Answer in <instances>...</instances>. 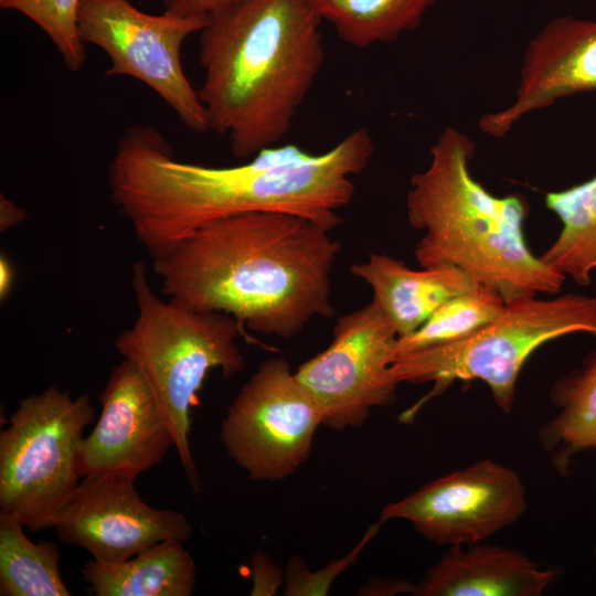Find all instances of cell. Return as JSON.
Wrapping results in <instances>:
<instances>
[{"instance_id": "6da1fadb", "label": "cell", "mask_w": 596, "mask_h": 596, "mask_svg": "<svg viewBox=\"0 0 596 596\" xmlns=\"http://www.w3.org/2000/svg\"><path fill=\"white\" fill-rule=\"evenodd\" d=\"M370 131L356 128L326 152L270 147L244 164L179 161L153 127L126 128L109 164L111 198L152 259L203 225L247 212H285L331 231L355 193L351 177L373 153Z\"/></svg>"}, {"instance_id": "7a4b0ae2", "label": "cell", "mask_w": 596, "mask_h": 596, "mask_svg": "<svg viewBox=\"0 0 596 596\" xmlns=\"http://www.w3.org/2000/svg\"><path fill=\"white\" fill-rule=\"evenodd\" d=\"M341 249L330 231L300 215L247 212L212 221L152 259L161 290L244 328L289 339L334 315L331 274Z\"/></svg>"}, {"instance_id": "3957f363", "label": "cell", "mask_w": 596, "mask_h": 596, "mask_svg": "<svg viewBox=\"0 0 596 596\" xmlns=\"http://www.w3.org/2000/svg\"><path fill=\"white\" fill-rule=\"evenodd\" d=\"M311 0H237L200 32L209 128L234 157L275 147L290 131L324 61Z\"/></svg>"}, {"instance_id": "277c9868", "label": "cell", "mask_w": 596, "mask_h": 596, "mask_svg": "<svg viewBox=\"0 0 596 596\" xmlns=\"http://www.w3.org/2000/svg\"><path fill=\"white\" fill-rule=\"evenodd\" d=\"M429 152L406 195L408 223L424 233L414 248L419 266L460 268L505 302L556 295L566 277L529 248L526 199L497 196L482 187L469 167L475 143L455 127L444 128Z\"/></svg>"}, {"instance_id": "5b68a950", "label": "cell", "mask_w": 596, "mask_h": 596, "mask_svg": "<svg viewBox=\"0 0 596 596\" xmlns=\"http://www.w3.org/2000/svg\"><path fill=\"white\" fill-rule=\"evenodd\" d=\"M131 288L137 318L118 334L115 347L148 384L191 487L199 492L201 483L189 439L191 411L211 370L220 369L225 379L244 371L245 358L237 344L244 327L224 312L160 298L142 262L134 264Z\"/></svg>"}, {"instance_id": "8992f818", "label": "cell", "mask_w": 596, "mask_h": 596, "mask_svg": "<svg viewBox=\"0 0 596 596\" xmlns=\"http://www.w3.org/2000/svg\"><path fill=\"white\" fill-rule=\"evenodd\" d=\"M574 333L596 338V298L565 294L525 297L505 302L502 311L473 333L394 356L391 371L401 383H433L432 390L401 414L411 423L432 398L455 381L480 380L497 406L511 412L519 374L543 344Z\"/></svg>"}, {"instance_id": "52a82bcc", "label": "cell", "mask_w": 596, "mask_h": 596, "mask_svg": "<svg viewBox=\"0 0 596 596\" xmlns=\"http://www.w3.org/2000/svg\"><path fill=\"white\" fill-rule=\"evenodd\" d=\"M95 407L51 385L22 398L0 434V511L33 532L54 529L79 485L76 456Z\"/></svg>"}, {"instance_id": "ba28073f", "label": "cell", "mask_w": 596, "mask_h": 596, "mask_svg": "<svg viewBox=\"0 0 596 596\" xmlns=\"http://www.w3.org/2000/svg\"><path fill=\"white\" fill-rule=\"evenodd\" d=\"M207 15L170 11L149 14L129 0H81L78 31L84 43L102 49L110 60L106 76H130L149 86L175 113L183 126L198 134L210 130L199 92L181 62L184 40L201 32Z\"/></svg>"}, {"instance_id": "9c48e42d", "label": "cell", "mask_w": 596, "mask_h": 596, "mask_svg": "<svg viewBox=\"0 0 596 596\" xmlns=\"http://www.w3.org/2000/svg\"><path fill=\"white\" fill-rule=\"evenodd\" d=\"M322 414L285 358L262 362L221 423L228 457L253 481H281L309 457Z\"/></svg>"}, {"instance_id": "30bf717a", "label": "cell", "mask_w": 596, "mask_h": 596, "mask_svg": "<svg viewBox=\"0 0 596 596\" xmlns=\"http://www.w3.org/2000/svg\"><path fill=\"white\" fill-rule=\"evenodd\" d=\"M397 338L372 302L338 318L329 347L296 371L319 405L323 426L360 427L374 407L395 401L400 383L391 365Z\"/></svg>"}, {"instance_id": "8fae6325", "label": "cell", "mask_w": 596, "mask_h": 596, "mask_svg": "<svg viewBox=\"0 0 596 596\" xmlns=\"http://www.w3.org/2000/svg\"><path fill=\"white\" fill-rule=\"evenodd\" d=\"M526 508L525 488L519 473L491 459H482L386 504L380 522L405 520L428 541L466 546L513 524Z\"/></svg>"}, {"instance_id": "7c38bea8", "label": "cell", "mask_w": 596, "mask_h": 596, "mask_svg": "<svg viewBox=\"0 0 596 596\" xmlns=\"http://www.w3.org/2000/svg\"><path fill=\"white\" fill-rule=\"evenodd\" d=\"M58 539L105 563L126 561L160 542L185 543L193 526L182 512L142 500L135 479L85 477L61 510Z\"/></svg>"}, {"instance_id": "4fadbf2b", "label": "cell", "mask_w": 596, "mask_h": 596, "mask_svg": "<svg viewBox=\"0 0 596 596\" xmlns=\"http://www.w3.org/2000/svg\"><path fill=\"white\" fill-rule=\"evenodd\" d=\"M98 400L100 415L77 450L81 478L136 479L161 464L174 440L152 392L130 361L114 366Z\"/></svg>"}, {"instance_id": "5bb4252c", "label": "cell", "mask_w": 596, "mask_h": 596, "mask_svg": "<svg viewBox=\"0 0 596 596\" xmlns=\"http://www.w3.org/2000/svg\"><path fill=\"white\" fill-rule=\"evenodd\" d=\"M592 91H596V20L556 18L529 41L512 104L485 114L479 128L502 138L528 114Z\"/></svg>"}, {"instance_id": "9a60e30c", "label": "cell", "mask_w": 596, "mask_h": 596, "mask_svg": "<svg viewBox=\"0 0 596 596\" xmlns=\"http://www.w3.org/2000/svg\"><path fill=\"white\" fill-rule=\"evenodd\" d=\"M453 545L416 584L417 596H540L556 573L514 549Z\"/></svg>"}, {"instance_id": "2e32d148", "label": "cell", "mask_w": 596, "mask_h": 596, "mask_svg": "<svg viewBox=\"0 0 596 596\" xmlns=\"http://www.w3.org/2000/svg\"><path fill=\"white\" fill-rule=\"evenodd\" d=\"M350 272L372 289V304L397 337L416 331L441 305L479 286L457 267L439 266L415 270L384 253H371Z\"/></svg>"}, {"instance_id": "e0dca14e", "label": "cell", "mask_w": 596, "mask_h": 596, "mask_svg": "<svg viewBox=\"0 0 596 596\" xmlns=\"http://www.w3.org/2000/svg\"><path fill=\"white\" fill-rule=\"evenodd\" d=\"M94 596H191L196 566L183 543H157L119 562L91 560L81 568Z\"/></svg>"}, {"instance_id": "ac0fdd59", "label": "cell", "mask_w": 596, "mask_h": 596, "mask_svg": "<svg viewBox=\"0 0 596 596\" xmlns=\"http://www.w3.org/2000/svg\"><path fill=\"white\" fill-rule=\"evenodd\" d=\"M551 397L557 413L540 428L539 440L565 475L575 456L596 449V353L560 380Z\"/></svg>"}, {"instance_id": "d6986e66", "label": "cell", "mask_w": 596, "mask_h": 596, "mask_svg": "<svg viewBox=\"0 0 596 596\" xmlns=\"http://www.w3.org/2000/svg\"><path fill=\"white\" fill-rule=\"evenodd\" d=\"M545 205L560 219L562 227L541 259L577 285H589L592 275H596V175L549 192Z\"/></svg>"}, {"instance_id": "ffe728a7", "label": "cell", "mask_w": 596, "mask_h": 596, "mask_svg": "<svg viewBox=\"0 0 596 596\" xmlns=\"http://www.w3.org/2000/svg\"><path fill=\"white\" fill-rule=\"evenodd\" d=\"M436 0H311L321 18L349 45L363 49L415 30Z\"/></svg>"}, {"instance_id": "44dd1931", "label": "cell", "mask_w": 596, "mask_h": 596, "mask_svg": "<svg viewBox=\"0 0 596 596\" xmlns=\"http://www.w3.org/2000/svg\"><path fill=\"white\" fill-rule=\"evenodd\" d=\"M24 525L0 511V595L70 596L53 542H32Z\"/></svg>"}, {"instance_id": "7402d4cb", "label": "cell", "mask_w": 596, "mask_h": 596, "mask_svg": "<svg viewBox=\"0 0 596 596\" xmlns=\"http://www.w3.org/2000/svg\"><path fill=\"white\" fill-rule=\"evenodd\" d=\"M504 305L499 294L479 285L446 301L416 331L397 338L394 356L462 339L494 319Z\"/></svg>"}, {"instance_id": "603a6c76", "label": "cell", "mask_w": 596, "mask_h": 596, "mask_svg": "<svg viewBox=\"0 0 596 596\" xmlns=\"http://www.w3.org/2000/svg\"><path fill=\"white\" fill-rule=\"evenodd\" d=\"M81 0H0L4 9L14 10L33 21L54 44L64 65L79 71L86 62L85 43L78 31Z\"/></svg>"}, {"instance_id": "cb8c5ba5", "label": "cell", "mask_w": 596, "mask_h": 596, "mask_svg": "<svg viewBox=\"0 0 596 596\" xmlns=\"http://www.w3.org/2000/svg\"><path fill=\"white\" fill-rule=\"evenodd\" d=\"M380 525V521L379 523L371 525L359 544L349 554L342 558L331 561L324 567L316 572H310L300 557H291L285 573L284 595H327L336 578L358 561L363 547L376 534Z\"/></svg>"}, {"instance_id": "d4e9b609", "label": "cell", "mask_w": 596, "mask_h": 596, "mask_svg": "<svg viewBox=\"0 0 596 596\" xmlns=\"http://www.w3.org/2000/svg\"><path fill=\"white\" fill-rule=\"evenodd\" d=\"M252 578L251 595L272 596L281 585L285 574L266 552L257 551L252 557Z\"/></svg>"}, {"instance_id": "484cf974", "label": "cell", "mask_w": 596, "mask_h": 596, "mask_svg": "<svg viewBox=\"0 0 596 596\" xmlns=\"http://www.w3.org/2000/svg\"><path fill=\"white\" fill-rule=\"evenodd\" d=\"M164 10L181 15H212L237 0H161Z\"/></svg>"}, {"instance_id": "4316f807", "label": "cell", "mask_w": 596, "mask_h": 596, "mask_svg": "<svg viewBox=\"0 0 596 596\" xmlns=\"http://www.w3.org/2000/svg\"><path fill=\"white\" fill-rule=\"evenodd\" d=\"M416 593V585H412L409 582L390 579V578H374L368 584L362 586L358 594L360 595H396V594H413Z\"/></svg>"}, {"instance_id": "83f0119b", "label": "cell", "mask_w": 596, "mask_h": 596, "mask_svg": "<svg viewBox=\"0 0 596 596\" xmlns=\"http://www.w3.org/2000/svg\"><path fill=\"white\" fill-rule=\"evenodd\" d=\"M26 217L25 211L11 201L7 195H0V230L1 232L20 224Z\"/></svg>"}, {"instance_id": "f1b7e54d", "label": "cell", "mask_w": 596, "mask_h": 596, "mask_svg": "<svg viewBox=\"0 0 596 596\" xmlns=\"http://www.w3.org/2000/svg\"><path fill=\"white\" fill-rule=\"evenodd\" d=\"M14 281V269L11 262L6 255L0 256V298L3 300L8 297Z\"/></svg>"}, {"instance_id": "f546056e", "label": "cell", "mask_w": 596, "mask_h": 596, "mask_svg": "<svg viewBox=\"0 0 596 596\" xmlns=\"http://www.w3.org/2000/svg\"><path fill=\"white\" fill-rule=\"evenodd\" d=\"M594 554L596 555V544H595V547H594Z\"/></svg>"}]
</instances>
